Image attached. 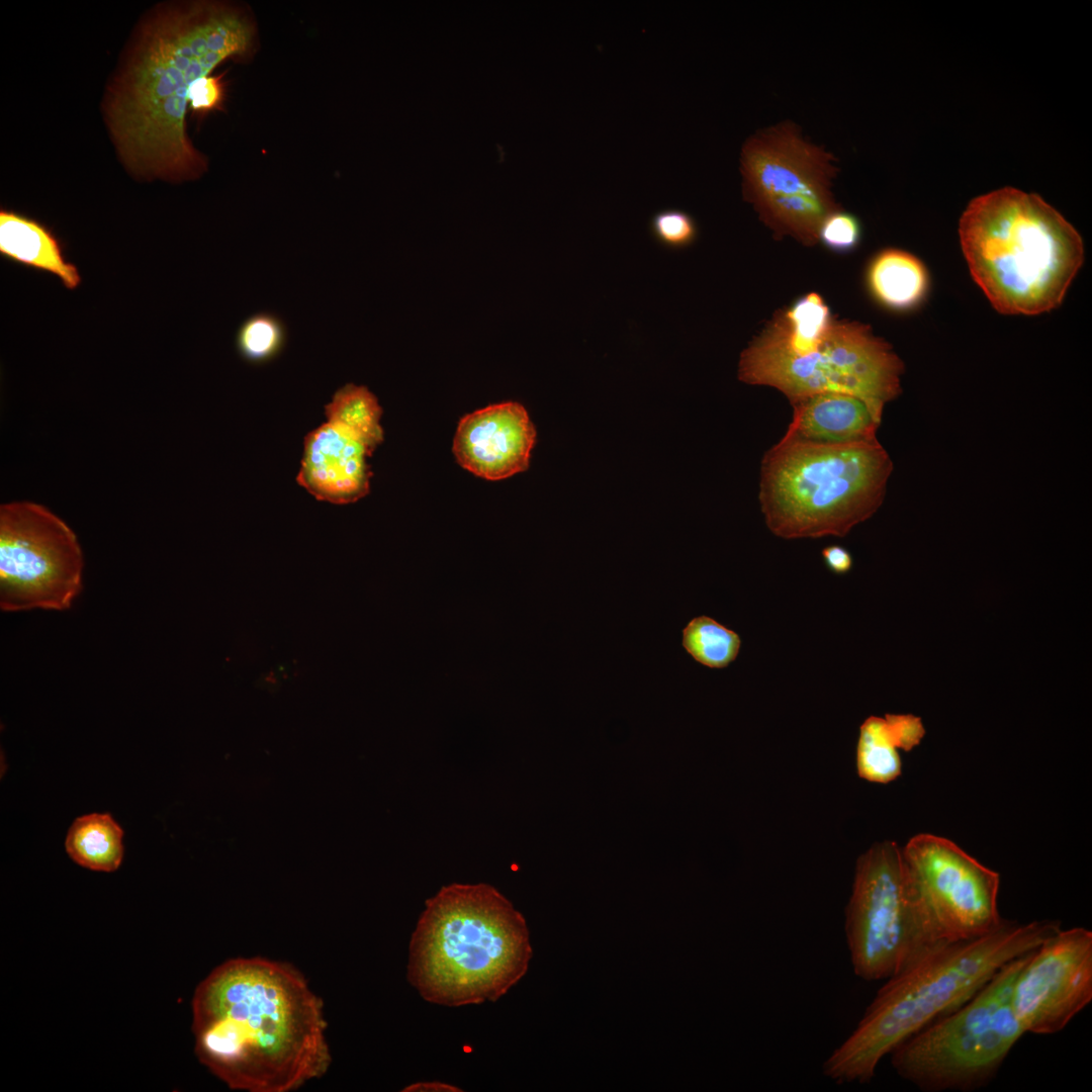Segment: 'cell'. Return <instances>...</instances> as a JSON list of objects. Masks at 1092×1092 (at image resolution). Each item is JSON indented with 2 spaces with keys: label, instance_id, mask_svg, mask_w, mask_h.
<instances>
[{
  "label": "cell",
  "instance_id": "1",
  "mask_svg": "<svg viewBox=\"0 0 1092 1092\" xmlns=\"http://www.w3.org/2000/svg\"><path fill=\"white\" fill-rule=\"evenodd\" d=\"M256 31L244 8L206 0L164 5L142 24L106 102L117 151L133 174L181 182L206 170L186 133L190 89L223 61L253 53Z\"/></svg>",
  "mask_w": 1092,
  "mask_h": 1092
},
{
  "label": "cell",
  "instance_id": "2",
  "mask_svg": "<svg viewBox=\"0 0 1092 1092\" xmlns=\"http://www.w3.org/2000/svg\"><path fill=\"white\" fill-rule=\"evenodd\" d=\"M191 1005L196 1056L231 1089L290 1092L331 1066L323 1001L287 963L228 960Z\"/></svg>",
  "mask_w": 1092,
  "mask_h": 1092
},
{
  "label": "cell",
  "instance_id": "3",
  "mask_svg": "<svg viewBox=\"0 0 1092 1092\" xmlns=\"http://www.w3.org/2000/svg\"><path fill=\"white\" fill-rule=\"evenodd\" d=\"M1057 920L1004 919L978 938L944 942L886 980L850 1035L823 1063L836 1084L871 1082L882 1059L972 998L1004 965L1061 929Z\"/></svg>",
  "mask_w": 1092,
  "mask_h": 1092
},
{
  "label": "cell",
  "instance_id": "4",
  "mask_svg": "<svg viewBox=\"0 0 1092 1092\" xmlns=\"http://www.w3.org/2000/svg\"><path fill=\"white\" fill-rule=\"evenodd\" d=\"M533 956L524 916L493 886L450 884L425 902L408 944L406 978L427 1002H495Z\"/></svg>",
  "mask_w": 1092,
  "mask_h": 1092
},
{
  "label": "cell",
  "instance_id": "5",
  "mask_svg": "<svg viewBox=\"0 0 1092 1092\" xmlns=\"http://www.w3.org/2000/svg\"><path fill=\"white\" fill-rule=\"evenodd\" d=\"M904 364L869 326L836 320L814 292L775 314L741 353L738 378L775 387L791 404L823 392L859 398L881 425L901 393Z\"/></svg>",
  "mask_w": 1092,
  "mask_h": 1092
},
{
  "label": "cell",
  "instance_id": "6",
  "mask_svg": "<svg viewBox=\"0 0 1092 1092\" xmlns=\"http://www.w3.org/2000/svg\"><path fill=\"white\" fill-rule=\"evenodd\" d=\"M959 236L974 280L1005 314L1059 306L1084 261L1077 230L1040 196L1011 187L974 198Z\"/></svg>",
  "mask_w": 1092,
  "mask_h": 1092
},
{
  "label": "cell",
  "instance_id": "7",
  "mask_svg": "<svg viewBox=\"0 0 1092 1092\" xmlns=\"http://www.w3.org/2000/svg\"><path fill=\"white\" fill-rule=\"evenodd\" d=\"M892 471L878 438L834 444L785 434L761 460L765 524L785 539L843 537L882 506Z\"/></svg>",
  "mask_w": 1092,
  "mask_h": 1092
},
{
  "label": "cell",
  "instance_id": "8",
  "mask_svg": "<svg viewBox=\"0 0 1092 1092\" xmlns=\"http://www.w3.org/2000/svg\"><path fill=\"white\" fill-rule=\"evenodd\" d=\"M1032 950L1004 965L966 1003L894 1049L891 1065L898 1076L923 1092H971L989 1085L1025 1034L1011 996Z\"/></svg>",
  "mask_w": 1092,
  "mask_h": 1092
},
{
  "label": "cell",
  "instance_id": "9",
  "mask_svg": "<svg viewBox=\"0 0 1092 1092\" xmlns=\"http://www.w3.org/2000/svg\"><path fill=\"white\" fill-rule=\"evenodd\" d=\"M844 928L853 972L866 981L888 980L944 943L923 922L901 848L890 841L873 845L858 858Z\"/></svg>",
  "mask_w": 1092,
  "mask_h": 1092
},
{
  "label": "cell",
  "instance_id": "10",
  "mask_svg": "<svg viewBox=\"0 0 1092 1092\" xmlns=\"http://www.w3.org/2000/svg\"><path fill=\"white\" fill-rule=\"evenodd\" d=\"M834 158L807 142L790 122L750 136L740 156L743 193L778 234L811 246L828 215L839 210L830 185Z\"/></svg>",
  "mask_w": 1092,
  "mask_h": 1092
},
{
  "label": "cell",
  "instance_id": "11",
  "mask_svg": "<svg viewBox=\"0 0 1092 1092\" xmlns=\"http://www.w3.org/2000/svg\"><path fill=\"white\" fill-rule=\"evenodd\" d=\"M84 558L75 532L47 507H0V608L63 611L82 590Z\"/></svg>",
  "mask_w": 1092,
  "mask_h": 1092
},
{
  "label": "cell",
  "instance_id": "12",
  "mask_svg": "<svg viewBox=\"0 0 1092 1092\" xmlns=\"http://www.w3.org/2000/svg\"><path fill=\"white\" fill-rule=\"evenodd\" d=\"M901 852L912 898L937 942L978 938L1002 924L998 873L932 834L914 836Z\"/></svg>",
  "mask_w": 1092,
  "mask_h": 1092
},
{
  "label": "cell",
  "instance_id": "13",
  "mask_svg": "<svg viewBox=\"0 0 1092 1092\" xmlns=\"http://www.w3.org/2000/svg\"><path fill=\"white\" fill-rule=\"evenodd\" d=\"M1091 1001L1092 931L1082 926L1044 939L1012 987V1007L1025 1033L1060 1032Z\"/></svg>",
  "mask_w": 1092,
  "mask_h": 1092
},
{
  "label": "cell",
  "instance_id": "14",
  "mask_svg": "<svg viewBox=\"0 0 1092 1092\" xmlns=\"http://www.w3.org/2000/svg\"><path fill=\"white\" fill-rule=\"evenodd\" d=\"M535 439L525 407L508 401L463 417L452 449L464 469L484 479L500 480L528 468Z\"/></svg>",
  "mask_w": 1092,
  "mask_h": 1092
},
{
  "label": "cell",
  "instance_id": "15",
  "mask_svg": "<svg viewBox=\"0 0 1092 1092\" xmlns=\"http://www.w3.org/2000/svg\"><path fill=\"white\" fill-rule=\"evenodd\" d=\"M371 453L350 431L327 422L306 435L296 480L318 500L354 503L369 492Z\"/></svg>",
  "mask_w": 1092,
  "mask_h": 1092
},
{
  "label": "cell",
  "instance_id": "16",
  "mask_svg": "<svg viewBox=\"0 0 1092 1092\" xmlns=\"http://www.w3.org/2000/svg\"><path fill=\"white\" fill-rule=\"evenodd\" d=\"M786 434L821 443H852L877 438L880 424L859 398L823 392L794 404Z\"/></svg>",
  "mask_w": 1092,
  "mask_h": 1092
},
{
  "label": "cell",
  "instance_id": "17",
  "mask_svg": "<svg viewBox=\"0 0 1092 1092\" xmlns=\"http://www.w3.org/2000/svg\"><path fill=\"white\" fill-rule=\"evenodd\" d=\"M0 255L57 277L67 289L74 290L82 282L78 267L67 259L63 241L43 223L12 210L0 211Z\"/></svg>",
  "mask_w": 1092,
  "mask_h": 1092
},
{
  "label": "cell",
  "instance_id": "18",
  "mask_svg": "<svg viewBox=\"0 0 1092 1092\" xmlns=\"http://www.w3.org/2000/svg\"><path fill=\"white\" fill-rule=\"evenodd\" d=\"M868 283L882 304L893 309H907L924 297L928 275L922 262L913 255L888 249L872 261Z\"/></svg>",
  "mask_w": 1092,
  "mask_h": 1092
},
{
  "label": "cell",
  "instance_id": "19",
  "mask_svg": "<svg viewBox=\"0 0 1092 1092\" xmlns=\"http://www.w3.org/2000/svg\"><path fill=\"white\" fill-rule=\"evenodd\" d=\"M123 830L109 813H91L71 824L65 849L77 864L95 872L116 871L123 858Z\"/></svg>",
  "mask_w": 1092,
  "mask_h": 1092
},
{
  "label": "cell",
  "instance_id": "20",
  "mask_svg": "<svg viewBox=\"0 0 1092 1092\" xmlns=\"http://www.w3.org/2000/svg\"><path fill=\"white\" fill-rule=\"evenodd\" d=\"M327 422L337 424L361 440L372 452L383 441L382 408L365 386L346 384L325 406Z\"/></svg>",
  "mask_w": 1092,
  "mask_h": 1092
},
{
  "label": "cell",
  "instance_id": "21",
  "mask_svg": "<svg viewBox=\"0 0 1092 1092\" xmlns=\"http://www.w3.org/2000/svg\"><path fill=\"white\" fill-rule=\"evenodd\" d=\"M898 744L886 718L872 716L859 728L856 767L860 778L889 783L901 772Z\"/></svg>",
  "mask_w": 1092,
  "mask_h": 1092
},
{
  "label": "cell",
  "instance_id": "22",
  "mask_svg": "<svg viewBox=\"0 0 1092 1092\" xmlns=\"http://www.w3.org/2000/svg\"><path fill=\"white\" fill-rule=\"evenodd\" d=\"M682 647L699 663L710 668H724L738 656L741 639L731 629L714 619L699 616L682 630Z\"/></svg>",
  "mask_w": 1092,
  "mask_h": 1092
},
{
  "label": "cell",
  "instance_id": "23",
  "mask_svg": "<svg viewBox=\"0 0 1092 1092\" xmlns=\"http://www.w3.org/2000/svg\"><path fill=\"white\" fill-rule=\"evenodd\" d=\"M288 338L284 321L271 311H259L247 317L235 336L239 355L246 361L265 363L278 356Z\"/></svg>",
  "mask_w": 1092,
  "mask_h": 1092
},
{
  "label": "cell",
  "instance_id": "24",
  "mask_svg": "<svg viewBox=\"0 0 1092 1092\" xmlns=\"http://www.w3.org/2000/svg\"><path fill=\"white\" fill-rule=\"evenodd\" d=\"M650 232L661 245L678 249L691 245L698 233L695 219L678 209L656 212L650 220Z\"/></svg>",
  "mask_w": 1092,
  "mask_h": 1092
},
{
  "label": "cell",
  "instance_id": "25",
  "mask_svg": "<svg viewBox=\"0 0 1092 1092\" xmlns=\"http://www.w3.org/2000/svg\"><path fill=\"white\" fill-rule=\"evenodd\" d=\"M860 237L858 220L849 213L834 211L826 217L819 231V240L834 251L854 248Z\"/></svg>",
  "mask_w": 1092,
  "mask_h": 1092
},
{
  "label": "cell",
  "instance_id": "26",
  "mask_svg": "<svg viewBox=\"0 0 1092 1092\" xmlns=\"http://www.w3.org/2000/svg\"><path fill=\"white\" fill-rule=\"evenodd\" d=\"M223 89L219 77L205 76L196 80L189 93V106L194 111H209L222 102Z\"/></svg>",
  "mask_w": 1092,
  "mask_h": 1092
},
{
  "label": "cell",
  "instance_id": "27",
  "mask_svg": "<svg viewBox=\"0 0 1092 1092\" xmlns=\"http://www.w3.org/2000/svg\"><path fill=\"white\" fill-rule=\"evenodd\" d=\"M885 718L891 727L899 748L910 750L919 744L925 730L918 717L887 714Z\"/></svg>",
  "mask_w": 1092,
  "mask_h": 1092
},
{
  "label": "cell",
  "instance_id": "28",
  "mask_svg": "<svg viewBox=\"0 0 1092 1092\" xmlns=\"http://www.w3.org/2000/svg\"><path fill=\"white\" fill-rule=\"evenodd\" d=\"M822 557L826 566L835 574H845L852 567V557L843 547L838 545L827 546L822 550Z\"/></svg>",
  "mask_w": 1092,
  "mask_h": 1092
},
{
  "label": "cell",
  "instance_id": "29",
  "mask_svg": "<svg viewBox=\"0 0 1092 1092\" xmlns=\"http://www.w3.org/2000/svg\"><path fill=\"white\" fill-rule=\"evenodd\" d=\"M404 1092H459L462 1091L458 1087L452 1086L447 1083L433 1081V1082H419L414 1083L404 1089Z\"/></svg>",
  "mask_w": 1092,
  "mask_h": 1092
}]
</instances>
